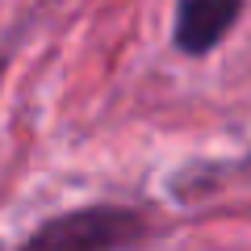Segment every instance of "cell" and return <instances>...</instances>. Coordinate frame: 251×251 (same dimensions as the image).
Listing matches in <instances>:
<instances>
[{
	"label": "cell",
	"instance_id": "1",
	"mask_svg": "<svg viewBox=\"0 0 251 251\" xmlns=\"http://www.w3.org/2000/svg\"><path fill=\"white\" fill-rule=\"evenodd\" d=\"M147 234L143 218L130 209H80L29 234V247L46 251H100V247H130Z\"/></svg>",
	"mask_w": 251,
	"mask_h": 251
},
{
	"label": "cell",
	"instance_id": "2",
	"mask_svg": "<svg viewBox=\"0 0 251 251\" xmlns=\"http://www.w3.org/2000/svg\"><path fill=\"white\" fill-rule=\"evenodd\" d=\"M243 0H176V46L184 54H205L230 34Z\"/></svg>",
	"mask_w": 251,
	"mask_h": 251
}]
</instances>
